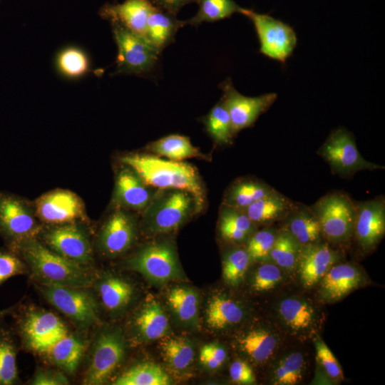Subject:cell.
Wrapping results in <instances>:
<instances>
[{"label":"cell","mask_w":385,"mask_h":385,"mask_svg":"<svg viewBox=\"0 0 385 385\" xmlns=\"http://www.w3.org/2000/svg\"><path fill=\"white\" fill-rule=\"evenodd\" d=\"M137 234L134 218L126 210L119 208L107 219L101 230L98 245L107 256L115 257L128 250Z\"/></svg>","instance_id":"cell-15"},{"label":"cell","mask_w":385,"mask_h":385,"mask_svg":"<svg viewBox=\"0 0 385 385\" xmlns=\"http://www.w3.org/2000/svg\"><path fill=\"white\" fill-rule=\"evenodd\" d=\"M157 9L173 16H177L180 9L185 5L197 1V0H150Z\"/></svg>","instance_id":"cell-51"},{"label":"cell","mask_w":385,"mask_h":385,"mask_svg":"<svg viewBox=\"0 0 385 385\" xmlns=\"http://www.w3.org/2000/svg\"><path fill=\"white\" fill-rule=\"evenodd\" d=\"M304 359L299 351L292 352L283 357L273 371L272 381L278 385H294L302 379Z\"/></svg>","instance_id":"cell-40"},{"label":"cell","mask_w":385,"mask_h":385,"mask_svg":"<svg viewBox=\"0 0 385 385\" xmlns=\"http://www.w3.org/2000/svg\"><path fill=\"white\" fill-rule=\"evenodd\" d=\"M316 215L322 234L334 242L347 240L354 230L356 204L342 192L329 193L311 207Z\"/></svg>","instance_id":"cell-5"},{"label":"cell","mask_w":385,"mask_h":385,"mask_svg":"<svg viewBox=\"0 0 385 385\" xmlns=\"http://www.w3.org/2000/svg\"><path fill=\"white\" fill-rule=\"evenodd\" d=\"M98 292L103 305L115 311L125 307L130 301L133 289L125 280L118 277H108L101 282Z\"/></svg>","instance_id":"cell-36"},{"label":"cell","mask_w":385,"mask_h":385,"mask_svg":"<svg viewBox=\"0 0 385 385\" xmlns=\"http://www.w3.org/2000/svg\"><path fill=\"white\" fill-rule=\"evenodd\" d=\"M41 227L31 208L11 196L0 197V232L17 244L34 239Z\"/></svg>","instance_id":"cell-12"},{"label":"cell","mask_w":385,"mask_h":385,"mask_svg":"<svg viewBox=\"0 0 385 385\" xmlns=\"http://www.w3.org/2000/svg\"><path fill=\"white\" fill-rule=\"evenodd\" d=\"M148 150L155 155L173 161H183L192 158H209L191 143L188 137L178 134L169 135L152 142Z\"/></svg>","instance_id":"cell-29"},{"label":"cell","mask_w":385,"mask_h":385,"mask_svg":"<svg viewBox=\"0 0 385 385\" xmlns=\"http://www.w3.org/2000/svg\"><path fill=\"white\" fill-rule=\"evenodd\" d=\"M241 349L257 363L267 361L277 346V337L270 332L257 329L248 332L239 339Z\"/></svg>","instance_id":"cell-31"},{"label":"cell","mask_w":385,"mask_h":385,"mask_svg":"<svg viewBox=\"0 0 385 385\" xmlns=\"http://www.w3.org/2000/svg\"><path fill=\"white\" fill-rule=\"evenodd\" d=\"M361 281V274L354 266L332 265L321 279V297L329 302L339 300L356 289Z\"/></svg>","instance_id":"cell-21"},{"label":"cell","mask_w":385,"mask_h":385,"mask_svg":"<svg viewBox=\"0 0 385 385\" xmlns=\"http://www.w3.org/2000/svg\"><path fill=\"white\" fill-rule=\"evenodd\" d=\"M59 71L68 78H78L89 70V61L86 54L81 49L69 47L62 50L57 57Z\"/></svg>","instance_id":"cell-42"},{"label":"cell","mask_w":385,"mask_h":385,"mask_svg":"<svg viewBox=\"0 0 385 385\" xmlns=\"http://www.w3.org/2000/svg\"><path fill=\"white\" fill-rule=\"evenodd\" d=\"M44 240L53 251L69 260L86 266L93 260L87 235L73 222L50 229L44 234Z\"/></svg>","instance_id":"cell-14"},{"label":"cell","mask_w":385,"mask_h":385,"mask_svg":"<svg viewBox=\"0 0 385 385\" xmlns=\"http://www.w3.org/2000/svg\"><path fill=\"white\" fill-rule=\"evenodd\" d=\"M150 188L135 172L124 165L115 179V203L121 209L143 212L155 193Z\"/></svg>","instance_id":"cell-18"},{"label":"cell","mask_w":385,"mask_h":385,"mask_svg":"<svg viewBox=\"0 0 385 385\" xmlns=\"http://www.w3.org/2000/svg\"><path fill=\"white\" fill-rule=\"evenodd\" d=\"M277 233L270 229L253 232L247 240L246 250L251 260L269 257L275 242Z\"/></svg>","instance_id":"cell-43"},{"label":"cell","mask_w":385,"mask_h":385,"mask_svg":"<svg viewBox=\"0 0 385 385\" xmlns=\"http://www.w3.org/2000/svg\"><path fill=\"white\" fill-rule=\"evenodd\" d=\"M21 331L28 346L43 353L68 334L64 323L53 313L46 311L28 313L22 320Z\"/></svg>","instance_id":"cell-13"},{"label":"cell","mask_w":385,"mask_h":385,"mask_svg":"<svg viewBox=\"0 0 385 385\" xmlns=\"http://www.w3.org/2000/svg\"><path fill=\"white\" fill-rule=\"evenodd\" d=\"M36 215L48 224L72 223L83 216V207L80 198L73 192L56 190L36 200Z\"/></svg>","instance_id":"cell-16"},{"label":"cell","mask_w":385,"mask_h":385,"mask_svg":"<svg viewBox=\"0 0 385 385\" xmlns=\"http://www.w3.org/2000/svg\"><path fill=\"white\" fill-rule=\"evenodd\" d=\"M128 263L130 269L155 282L181 279L183 275L175 249L168 241L146 245Z\"/></svg>","instance_id":"cell-8"},{"label":"cell","mask_w":385,"mask_h":385,"mask_svg":"<svg viewBox=\"0 0 385 385\" xmlns=\"http://www.w3.org/2000/svg\"><path fill=\"white\" fill-rule=\"evenodd\" d=\"M150 0H125L121 4H106L99 15L111 24H120L143 35L148 18L154 9Z\"/></svg>","instance_id":"cell-19"},{"label":"cell","mask_w":385,"mask_h":385,"mask_svg":"<svg viewBox=\"0 0 385 385\" xmlns=\"http://www.w3.org/2000/svg\"><path fill=\"white\" fill-rule=\"evenodd\" d=\"M241 14L252 22L260 41V52L282 64L292 56L297 43L293 28L268 14L242 8Z\"/></svg>","instance_id":"cell-6"},{"label":"cell","mask_w":385,"mask_h":385,"mask_svg":"<svg viewBox=\"0 0 385 385\" xmlns=\"http://www.w3.org/2000/svg\"><path fill=\"white\" fill-rule=\"evenodd\" d=\"M46 299L56 309L82 327L99 320L96 302L85 287L43 285Z\"/></svg>","instance_id":"cell-9"},{"label":"cell","mask_w":385,"mask_h":385,"mask_svg":"<svg viewBox=\"0 0 385 385\" xmlns=\"http://www.w3.org/2000/svg\"><path fill=\"white\" fill-rule=\"evenodd\" d=\"M337 260L335 252L326 244L302 246L297 263L302 282L310 287L322 279Z\"/></svg>","instance_id":"cell-20"},{"label":"cell","mask_w":385,"mask_h":385,"mask_svg":"<svg viewBox=\"0 0 385 385\" xmlns=\"http://www.w3.org/2000/svg\"><path fill=\"white\" fill-rule=\"evenodd\" d=\"M186 26L185 20L155 7L150 12L144 31V38L160 53L175 41L178 31Z\"/></svg>","instance_id":"cell-22"},{"label":"cell","mask_w":385,"mask_h":385,"mask_svg":"<svg viewBox=\"0 0 385 385\" xmlns=\"http://www.w3.org/2000/svg\"><path fill=\"white\" fill-rule=\"evenodd\" d=\"M135 327L143 339L152 341L164 337L168 332L169 324L160 303L151 299L137 314Z\"/></svg>","instance_id":"cell-28"},{"label":"cell","mask_w":385,"mask_h":385,"mask_svg":"<svg viewBox=\"0 0 385 385\" xmlns=\"http://www.w3.org/2000/svg\"><path fill=\"white\" fill-rule=\"evenodd\" d=\"M282 279V272L275 264L266 263L256 270L252 281V288L256 292H265L275 287Z\"/></svg>","instance_id":"cell-45"},{"label":"cell","mask_w":385,"mask_h":385,"mask_svg":"<svg viewBox=\"0 0 385 385\" xmlns=\"http://www.w3.org/2000/svg\"><path fill=\"white\" fill-rule=\"evenodd\" d=\"M302 245L286 230L277 234L269 257L278 267L292 269L297 263Z\"/></svg>","instance_id":"cell-39"},{"label":"cell","mask_w":385,"mask_h":385,"mask_svg":"<svg viewBox=\"0 0 385 385\" xmlns=\"http://www.w3.org/2000/svg\"><path fill=\"white\" fill-rule=\"evenodd\" d=\"M250 256L243 248H233L225 255L222 262V277L231 286H237L242 281L248 269Z\"/></svg>","instance_id":"cell-41"},{"label":"cell","mask_w":385,"mask_h":385,"mask_svg":"<svg viewBox=\"0 0 385 385\" xmlns=\"http://www.w3.org/2000/svg\"><path fill=\"white\" fill-rule=\"evenodd\" d=\"M68 384V379L62 373L52 371H38L32 380V384L35 385H62Z\"/></svg>","instance_id":"cell-50"},{"label":"cell","mask_w":385,"mask_h":385,"mask_svg":"<svg viewBox=\"0 0 385 385\" xmlns=\"http://www.w3.org/2000/svg\"><path fill=\"white\" fill-rule=\"evenodd\" d=\"M85 349L86 345L83 340L67 334L46 353L54 364L68 373H73L78 366Z\"/></svg>","instance_id":"cell-30"},{"label":"cell","mask_w":385,"mask_h":385,"mask_svg":"<svg viewBox=\"0 0 385 385\" xmlns=\"http://www.w3.org/2000/svg\"><path fill=\"white\" fill-rule=\"evenodd\" d=\"M255 227L243 210L222 204L218 228L224 240L235 243L243 242L254 232Z\"/></svg>","instance_id":"cell-26"},{"label":"cell","mask_w":385,"mask_h":385,"mask_svg":"<svg viewBox=\"0 0 385 385\" xmlns=\"http://www.w3.org/2000/svg\"><path fill=\"white\" fill-rule=\"evenodd\" d=\"M295 204L276 190L256 200L243 211L256 225H265L287 217Z\"/></svg>","instance_id":"cell-23"},{"label":"cell","mask_w":385,"mask_h":385,"mask_svg":"<svg viewBox=\"0 0 385 385\" xmlns=\"http://www.w3.org/2000/svg\"><path fill=\"white\" fill-rule=\"evenodd\" d=\"M168 303L178 319L188 324H195L197 321L198 296L191 288L176 287L167 295Z\"/></svg>","instance_id":"cell-33"},{"label":"cell","mask_w":385,"mask_h":385,"mask_svg":"<svg viewBox=\"0 0 385 385\" xmlns=\"http://www.w3.org/2000/svg\"><path fill=\"white\" fill-rule=\"evenodd\" d=\"M226 351L223 347L216 344L204 345L200 352V361L210 369H216L225 361Z\"/></svg>","instance_id":"cell-47"},{"label":"cell","mask_w":385,"mask_h":385,"mask_svg":"<svg viewBox=\"0 0 385 385\" xmlns=\"http://www.w3.org/2000/svg\"><path fill=\"white\" fill-rule=\"evenodd\" d=\"M279 314L286 325L294 331L309 328L314 322V310L304 301L286 298L278 307Z\"/></svg>","instance_id":"cell-34"},{"label":"cell","mask_w":385,"mask_h":385,"mask_svg":"<svg viewBox=\"0 0 385 385\" xmlns=\"http://www.w3.org/2000/svg\"><path fill=\"white\" fill-rule=\"evenodd\" d=\"M287 217L285 230L302 246L318 242L322 235L321 227L310 207L295 205Z\"/></svg>","instance_id":"cell-25"},{"label":"cell","mask_w":385,"mask_h":385,"mask_svg":"<svg viewBox=\"0 0 385 385\" xmlns=\"http://www.w3.org/2000/svg\"><path fill=\"white\" fill-rule=\"evenodd\" d=\"M120 160L135 172L149 187L188 192L195 197L199 212L203 209L205 190L198 170L193 165L143 153L125 155Z\"/></svg>","instance_id":"cell-1"},{"label":"cell","mask_w":385,"mask_h":385,"mask_svg":"<svg viewBox=\"0 0 385 385\" xmlns=\"http://www.w3.org/2000/svg\"><path fill=\"white\" fill-rule=\"evenodd\" d=\"M360 247L369 250L375 247L385 233V202L383 197L356 204L354 230Z\"/></svg>","instance_id":"cell-17"},{"label":"cell","mask_w":385,"mask_h":385,"mask_svg":"<svg viewBox=\"0 0 385 385\" xmlns=\"http://www.w3.org/2000/svg\"><path fill=\"white\" fill-rule=\"evenodd\" d=\"M244 317L242 307L223 294L213 295L206 309L207 326L213 329H224L239 324Z\"/></svg>","instance_id":"cell-27"},{"label":"cell","mask_w":385,"mask_h":385,"mask_svg":"<svg viewBox=\"0 0 385 385\" xmlns=\"http://www.w3.org/2000/svg\"><path fill=\"white\" fill-rule=\"evenodd\" d=\"M199 212L190 193L180 190H158L143 212L144 230L152 235L176 230Z\"/></svg>","instance_id":"cell-3"},{"label":"cell","mask_w":385,"mask_h":385,"mask_svg":"<svg viewBox=\"0 0 385 385\" xmlns=\"http://www.w3.org/2000/svg\"><path fill=\"white\" fill-rule=\"evenodd\" d=\"M118 47L115 73L143 76L158 63L160 53L143 36L118 24H111Z\"/></svg>","instance_id":"cell-4"},{"label":"cell","mask_w":385,"mask_h":385,"mask_svg":"<svg viewBox=\"0 0 385 385\" xmlns=\"http://www.w3.org/2000/svg\"><path fill=\"white\" fill-rule=\"evenodd\" d=\"M317 358L332 379H339L343 377L339 364L327 345L320 339L315 341Z\"/></svg>","instance_id":"cell-46"},{"label":"cell","mask_w":385,"mask_h":385,"mask_svg":"<svg viewBox=\"0 0 385 385\" xmlns=\"http://www.w3.org/2000/svg\"><path fill=\"white\" fill-rule=\"evenodd\" d=\"M203 123L216 144L223 145L231 143L235 135L229 113L222 99L205 116Z\"/></svg>","instance_id":"cell-37"},{"label":"cell","mask_w":385,"mask_h":385,"mask_svg":"<svg viewBox=\"0 0 385 385\" xmlns=\"http://www.w3.org/2000/svg\"><path fill=\"white\" fill-rule=\"evenodd\" d=\"M231 379L240 384H252L255 377L252 368L246 362L240 360L233 361L230 366Z\"/></svg>","instance_id":"cell-49"},{"label":"cell","mask_w":385,"mask_h":385,"mask_svg":"<svg viewBox=\"0 0 385 385\" xmlns=\"http://www.w3.org/2000/svg\"><path fill=\"white\" fill-rule=\"evenodd\" d=\"M125 342L118 330L102 332L98 337L92 352L84 382L99 385L106 382L122 361Z\"/></svg>","instance_id":"cell-11"},{"label":"cell","mask_w":385,"mask_h":385,"mask_svg":"<svg viewBox=\"0 0 385 385\" xmlns=\"http://www.w3.org/2000/svg\"><path fill=\"white\" fill-rule=\"evenodd\" d=\"M24 272V265L16 256L9 252H0V284Z\"/></svg>","instance_id":"cell-48"},{"label":"cell","mask_w":385,"mask_h":385,"mask_svg":"<svg viewBox=\"0 0 385 385\" xmlns=\"http://www.w3.org/2000/svg\"><path fill=\"white\" fill-rule=\"evenodd\" d=\"M198 11L185 24L199 26L203 22H215L230 17L235 13L241 12L242 7L234 0H197Z\"/></svg>","instance_id":"cell-35"},{"label":"cell","mask_w":385,"mask_h":385,"mask_svg":"<svg viewBox=\"0 0 385 385\" xmlns=\"http://www.w3.org/2000/svg\"><path fill=\"white\" fill-rule=\"evenodd\" d=\"M162 351L168 366L177 371L188 369L194 360V348L185 338L175 337L166 340L162 344Z\"/></svg>","instance_id":"cell-38"},{"label":"cell","mask_w":385,"mask_h":385,"mask_svg":"<svg viewBox=\"0 0 385 385\" xmlns=\"http://www.w3.org/2000/svg\"><path fill=\"white\" fill-rule=\"evenodd\" d=\"M219 87L223 93L221 99L229 113L234 135L252 126L277 98L275 93H265L255 97L245 96L236 90L230 77L220 83Z\"/></svg>","instance_id":"cell-10"},{"label":"cell","mask_w":385,"mask_h":385,"mask_svg":"<svg viewBox=\"0 0 385 385\" xmlns=\"http://www.w3.org/2000/svg\"><path fill=\"white\" fill-rule=\"evenodd\" d=\"M318 153L340 176H350L363 170L384 168L365 160L357 149L352 133L342 127L332 131Z\"/></svg>","instance_id":"cell-7"},{"label":"cell","mask_w":385,"mask_h":385,"mask_svg":"<svg viewBox=\"0 0 385 385\" xmlns=\"http://www.w3.org/2000/svg\"><path fill=\"white\" fill-rule=\"evenodd\" d=\"M17 379L15 348L10 340L0 338V385H11Z\"/></svg>","instance_id":"cell-44"},{"label":"cell","mask_w":385,"mask_h":385,"mask_svg":"<svg viewBox=\"0 0 385 385\" xmlns=\"http://www.w3.org/2000/svg\"><path fill=\"white\" fill-rule=\"evenodd\" d=\"M274 190L270 185L256 178L239 179L228 188L222 204L244 210L256 200Z\"/></svg>","instance_id":"cell-24"},{"label":"cell","mask_w":385,"mask_h":385,"mask_svg":"<svg viewBox=\"0 0 385 385\" xmlns=\"http://www.w3.org/2000/svg\"><path fill=\"white\" fill-rule=\"evenodd\" d=\"M12 310H13V307H9L8 309L0 310V319H1L4 317L11 313Z\"/></svg>","instance_id":"cell-52"},{"label":"cell","mask_w":385,"mask_h":385,"mask_svg":"<svg viewBox=\"0 0 385 385\" xmlns=\"http://www.w3.org/2000/svg\"><path fill=\"white\" fill-rule=\"evenodd\" d=\"M168 374L158 364L143 362L123 372L114 381L115 385H169Z\"/></svg>","instance_id":"cell-32"},{"label":"cell","mask_w":385,"mask_h":385,"mask_svg":"<svg viewBox=\"0 0 385 385\" xmlns=\"http://www.w3.org/2000/svg\"><path fill=\"white\" fill-rule=\"evenodd\" d=\"M21 255L43 285L88 288L93 275L86 266L48 250L34 239L18 243Z\"/></svg>","instance_id":"cell-2"}]
</instances>
